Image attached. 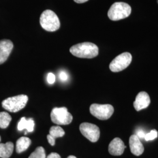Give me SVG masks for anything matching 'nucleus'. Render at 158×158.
<instances>
[{"label":"nucleus","instance_id":"1","mask_svg":"<svg viewBox=\"0 0 158 158\" xmlns=\"http://www.w3.org/2000/svg\"><path fill=\"white\" fill-rule=\"evenodd\" d=\"M70 52L74 56L92 59L98 55V48L93 43L83 42L72 46Z\"/></svg>","mask_w":158,"mask_h":158},{"label":"nucleus","instance_id":"2","mask_svg":"<svg viewBox=\"0 0 158 158\" xmlns=\"http://www.w3.org/2000/svg\"><path fill=\"white\" fill-rule=\"evenodd\" d=\"M40 24L42 28L48 32L56 31L60 25L59 19L56 14L49 10H45L41 14Z\"/></svg>","mask_w":158,"mask_h":158},{"label":"nucleus","instance_id":"3","mask_svg":"<svg viewBox=\"0 0 158 158\" xmlns=\"http://www.w3.org/2000/svg\"><path fill=\"white\" fill-rule=\"evenodd\" d=\"M131 7L128 4L123 2L114 3L108 12V17L112 21H119L129 17Z\"/></svg>","mask_w":158,"mask_h":158},{"label":"nucleus","instance_id":"4","mask_svg":"<svg viewBox=\"0 0 158 158\" xmlns=\"http://www.w3.org/2000/svg\"><path fill=\"white\" fill-rule=\"evenodd\" d=\"M28 100V96L21 94L6 98L2 102V106L10 112L17 113L26 106Z\"/></svg>","mask_w":158,"mask_h":158},{"label":"nucleus","instance_id":"5","mask_svg":"<svg viewBox=\"0 0 158 158\" xmlns=\"http://www.w3.org/2000/svg\"><path fill=\"white\" fill-rule=\"evenodd\" d=\"M51 118L52 121L57 125L70 124L73 120V116L66 107L54 108L51 112Z\"/></svg>","mask_w":158,"mask_h":158},{"label":"nucleus","instance_id":"6","mask_svg":"<svg viewBox=\"0 0 158 158\" xmlns=\"http://www.w3.org/2000/svg\"><path fill=\"white\" fill-rule=\"evenodd\" d=\"M90 111L94 117L100 120H107L114 113V109L110 104H93L90 107Z\"/></svg>","mask_w":158,"mask_h":158},{"label":"nucleus","instance_id":"7","mask_svg":"<svg viewBox=\"0 0 158 158\" xmlns=\"http://www.w3.org/2000/svg\"><path fill=\"white\" fill-rule=\"evenodd\" d=\"M132 55L124 52L116 57L110 64V69L113 72H119L127 68L132 61Z\"/></svg>","mask_w":158,"mask_h":158},{"label":"nucleus","instance_id":"8","mask_svg":"<svg viewBox=\"0 0 158 158\" xmlns=\"http://www.w3.org/2000/svg\"><path fill=\"white\" fill-rule=\"evenodd\" d=\"M80 131L83 135L92 142H96L100 138V131L96 125L83 123L80 125Z\"/></svg>","mask_w":158,"mask_h":158},{"label":"nucleus","instance_id":"9","mask_svg":"<svg viewBox=\"0 0 158 158\" xmlns=\"http://www.w3.org/2000/svg\"><path fill=\"white\" fill-rule=\"evenodd\" d=\"M14 45L10 40H0V64L7 60L11 53Z\"/></svg>","mask_w":158,"mask_h":158},{"label":"nucleus","instance_id":"10","mask_svg":"<svg viewBox=\"0 0 158 158\" xmlns=\"http://www.w3.org/2000/svg\"><path fill=\"white\" fill-rule=\"evenodd\" d=\"M151 102L149 94L145 92L141 91L136 97L135 100L134 102V107L137 111L148 107Z\"/></svg>","mask_w":158,"mask_h":158},{"label":"nucleus","instance_id":"11","mask_svg":"<svg viewBox=\"0 0 158 158\" xmlns=\"http://www.w3.org/2000/svg\"><path fill=\"white\" fill-rule=\"evenodd\" d=\"M125 148L123 141L119 138H115L110 142L108 147V151L112 155L119 156L124 153Z\"/></svg>","mask_w":158,"mask_h":158},{"label":"nucleus","instance_id":"12","mask_svg":"<svg viewBox=\"0 0 158 158\" xmlns=\"http://www.w3.org/2000/svg\"><path fill=\"white\" fill-rule=\"evenodd\" d=\"M130 150L135 156H140L144 151V147L139 138L136 135H132L130 138Z\"/></svg>","mask_w":158,"mask_h":158},{"label":"nucleus","instance_id":"13","mask_svg":"<svg viewBox=\"0 0 158 158\" xmlns=\"http://www.w3.org/2000/svg\"><path fill=\"white\" fill-rule=\"evenodd\" d=\"M35 122L32 118H29L27 119L25 117H23L19 121L17 128L18 131H23L24 129L28 131L29 132H32L34 130Z\"/></svg>","mask_w":158,"mask_h":158},{"label":"nucleus","instance_id":"14","mask_svg":"<svg viewBox=\"0 0 158 158\" xmlns=\"http://www.w3.org/2000/svg\"><path fill=\"white\" fill-rule=\"evenodd\" d=\"M13 151L14 144L11 142H8L6 143H0V158H10Z\"/></svg>","mask_w":158,"mask_h":158},{"label":"nucleus","instance_id":"15","mask_svg":"<svg viewBox=\"0 0 158 158\" xmlns=\"http://www.w3.org/2000/svg\"><path fill=\"white\" fill-rule=\"evenodd\" d=\"M31 144V140L26 136H23L17 140L16 143V151L18 153L25 151Z\"/></svg>","mask_w":158,"mask_h":158},{"label":"nucleus","instance_id":"16","mask_svg":"<svg viewBox=\"0 0 158 158\" xmlns=\"http://www.w3.org/2000/svg\"><path fill=\"white\" fill-rule=\"evenodd\" d=\"M11 115L6 112H0V128H6L11 121Z\"/></svg>","mask_w":158,"mask_h":158},{"label":"nucleus","instance_id":"17","mask_svg":"<svg viewBox=\"0 0 158 158\" xmlns=\"http://www.w3.org/2000/svg\"><path fill=\"white\" fill-rule=\"evenodd\" d=\"M64 134V131L59 126H53L49 130V135L55 139L57 138L62 137Z\"/></svg>","mask_w":158,"mask_h":158},{"label":"nucleus","instance_id":"18","mask_svg":"<svg viewBox=\"0 0 158 158\" xmlns=\"http://www.w3.org/2000/svg\"><path fill=\"white\" fill-rule=\"evenodd\" d=\"M28 158H46L45 151L43 147H39L32 153Z\"/></svg>","mask_w":158,"mask_h":158},{"label":"nucleus","instance_id":"19","mask_svg":"<svg viewBox=\"0 0 158 158\" xmlns=\"http://www.w3.org/2000/svg\"><path fill=\"white\" fill-rule=\"evenodd\" d=\"M158 131L156 130H152L150 132H148L145 134L144 139L146 141H152L158 137Z\"/></svg>","mask_w":158,"mask_h":158},{"label":"nucleus","instance_id":"20","mask_svg":"<svg viewBox=\"0 0 158 158\" xmlns=\"http://www.w3.org/2000/svg\"><path fill=\"white\" fill-rule=\"evenodd\" d=\"M47 80L48 83H49L50 85H53L55 82V76L54 74L52 73H49L48 74V77H47Z\"/></svg>","mask_w":158,"mask_h":158},{"label":"nucleus","instance_id":"21","mask_svg":"<svg viewBox=\"0 0 158 158\" xmlns=\"http://www.w3.org/2000/svg\"><path fill=\"white\" fill-rule=\"evenodd\" d=\"M59 77L60 80L65 81H67L68 79V74L66 73L64 71H60L59 74Z\"/></svg>","mask_w":158,"mask_h":158},{"label":"nucleus","instance_id":"22","mask_svg":"<svg viewBox=\"0 0 158 158\" xmlns=\"http://www.w3.org/2000/svg\"><path fill=\"white\" fill-rule=\"evenodd\" d=\"M145 132H144L143 130L141 129H139L138 131H136V135L137 136L139 139H144L145 138Z\"/></svg>","mask_w":158,"mask_h":158},{"label":"nucleus","instance_id":"23","mask_svg":"<svg viewBox=\"0 0 158 158\" xmlns=\"http://www.w3.org/2000/svg\"><path fill=\"white\" fill-rule=\"evenodd\" d=\"M47 139L48 142L49 144L52 146H54L55 145V139H54L52 136L50 135L49 134L47 136Z\"/></svg>","mask_w":158,"mask_h":158},{"label":"nucleus","instance_id":"24","mask_svg":"<svg viewBox=\"0 0 158 158\" xmlns=\"http://www.w3.org/2000/svg\"><path fill=\"white\" fill-rule=\"evenodd\" d=\"M47 158H61V157H60V156L58 153L55 152H52L50 153L48 156Z\"/></svg>","mask_w":158,"mask_h":158},{"label":"nucleus","instance_id":"25","mask_svg":"<svg viewBox=\"0 0 158 158\" xmlns=\"http://www.w3.org/2000/svg\"><path fill=\"white\" fill-rule=\"evenodd\" d=\"M89 0H74V2H76V3L78 4H82V3H85V2L88 1Z\"/></svg>","mask_w":158,"mask_h":158},{"label":"nucleus","instance_id":"26","mask_svg":"<svg viewBox=\"0 0 158 158\" xmlns=\"http://www.w3.org/2000/svg\"><path fill=\"white\" fill-rule=\"evenodd\" d=\"M67 158H77L76 156H74L73 155H70V156H68Z\"/></svg>","mask_w":158,"mask_h":158},{"label":"nucleus","instance_id":"27","mask_svg":"<svg viewBox=\"0 0 158 158\" xmlns=\"http://www.w3.org/2000/svg\"><path fill=\"white\" fill-rule=\"evenodd\" d=\"M0 141H1V137H0Z\"/></svg>","mask_w":158,"mask_h":158},{"label":"nucleus","instance_id":"28","mask_svg":"<svg viewBox=\"0 0 158 158\" xmlns=\"http://www.w3.org/2000/svg\"><path fill=\"white\" fill-rule=\"evenodd\" d=\"M157 1H158V0H157Z\"/></svg>","mask_w":158,"mask_h":158}]
</instances>
